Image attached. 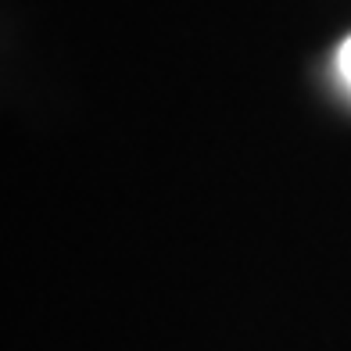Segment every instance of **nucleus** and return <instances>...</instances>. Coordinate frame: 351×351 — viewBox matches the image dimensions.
<instances>
[{
  "mask_svg": "<svg viewBox=\"0 0 351 351\" xmlns=\"http://www.w3.org/2000/svg\"><path fill=\"white\" fill-rule=\"evenodd\" d=\"M337 65H341V75H344V83H348V90H351V36H348V40H344V47H341Z\"/></svg>",
  "mask_w": 351,
  "mask_h": 351,
  "instance_id": "obj_1",
  "label": "nucleus"
}]
</instances>
